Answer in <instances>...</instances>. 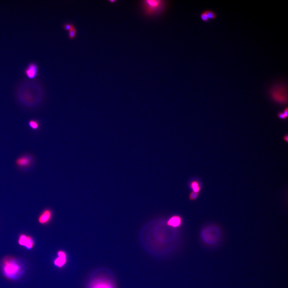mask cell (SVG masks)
Returning <instances> with one entry per match:
<instances>
[{"label":"cell","mask_w":288,"mask_h":288,"mask_svg":"<svg viewBox=\"0 0 288 288\" xmlns=\"http://www.w3.org/2000/svg\"><path fill=\"white\" fill-rule=\"evenodd\" d=\"M287 87L281 84H277L274 85L270 89L272 98L276 102L285 104L287 101Z\"/></svg>","instance_id":"cell-4"},{"label":"cell","mask_w":288,"mask_h":288,"mask_svg":"<svg viewBox=\"0 0 288 288\" xmlns=\"http://www.w3.org/2000/svg\"><path fill=\"white\" fill-rule=\"evenodd\" d=\"M205 11L207 14L208 18L209 20L215 19L217 17V15L216 13H215L214 11L210 10V9H206V10H205Z\"/></svg>","instance_id":"cell-13"},{"label":"cell","mask_w":288,"mask_h":288,"mask_svg":"<svg viewBox=\"0 0 288 288\" xmlns=\"http://www.w3.org/2000/svg\"><path fill=\"white\" fill-rule=\"evenodd\" d=\"M38 66L37 64H30L28 65L25 70L26 76L30 79H33L36 77L38 74Z\"/></svg>","instance_id":"cell-10"},{"label":"cell","mask_w":288,"mask_h":288,"mask_svg":"<svg viewBox=\"0 0 288 288\" xmlns=\"http://www.w3.org/2000/svg\"><path fill=\"white\" fill-rule=\"evenodd\" d=\"M1 268L3 275L9 280H17L22 277L24 272L23 263L19 259L12 256L4 257Z\"/></svg>","instance_id":"cell-1"},{"label":"cell","mask_w":288,"mask_h":288,"mask_svg":"<svg viewBox=\"0 0 288 288\" xmlns=\"http://www.w3.org/2000/svg\"><path fill=\"white\" fill-rule=\"evenodd\" d=\"M89 288H115L113 283L104 277L97 278L93 280L90 283Z\"/></svg>","instance_id":"cell-5"},{"label":"cell","mask_w":288,"mask_h":288,"mask_svg":"<svg viewBox=\"0 0 288 288\" xmlns=\"http://www.w3.org/2000/svg\"><path fill=\"white\" fill-rule=\"evenodd\" d=\"M283 139H284V140L285 141V142H288V135H285V136H284V137H283Z\"/></svg>","instance_id":"cell-21"},{"label":"cell","mask_w":288,"mask_h":288,"mask_svg":"<svg viewBox=\"0 0 288 288\" xmlns=\"http://www.w3.org/2000/svg\"><path fill=\"white\" fill-rule=\"evenodd\" d=\"M73 26L71 23H66L63 25V28L65 30L69 31Z\"/></svg>","instance_id":"cell-18"},{"label":"cell","mask_w":288,"mask_h":288,"mask_svg":"<svg viewBox=\"0 0 288 288\" xmlns=\"http://www.w3.org/2000/svg\"><path fill=\"white\" fill-rule=\"evenodd\" d=\"M182 222V218L179 215H175L168 219L167 221V224L171 228H176L181 226Z\"/></svg>","instance_id":"cell-9"},{"label":"cell","mask_w":288,"mask_h":288,"mask_svg":"<svg viewBox=\"0 0 288 288\" xmlns=\"http://www.w3.org/2000/svg\"><path fill=\"white\" fill-rule=\"evenodd\" d=\"M166 0H143L140 5L144 15L147 17H154L161 15L169 4Z\"/></svg>","instance_id":"cell-2"},{"label":"cell","mask_w":288,"mask_h":288,"mask_svg":"<svg viewBox=\"0 0 288 288\" xmlns=\"http://www.w3.org/2000/svg\"><path fill=\"white\" fill-rule=\"evenodd\" d=\"M284 115L285 117H286V118H287L288 116V108L287 107L286 108H285L283 112Z\"/></svg>","instance_id":"cell-20"},{"label":"cell","mask_w":288,"mask_h":288,"mask_svg":"<svg viewBox=\"0 0 288 288\" xmlns=\"http://www.w3.org/2000/svg\"><path fill=\"white\" fill-rule=\"evenodd\" d=\"M18 245L27 250H31L35 247V241L33 238L27 234H20L18 239Z\"/></svg>","instance_id":"cell-6"},{"label":"cell","mask_w":288,"mask_h":288,"mask_svg":"<svg viewBox=\"0 0 288 288\" xmlns=\"http://www.w3.org/2000/svg\"><path fill=\"white\" fill-rule=\"evenodd\" d=\"M199 194L197 192H194L192 191L191 193L189 195V199L190 200L194 201L198 197Z\"/></svg>","instance_id":"cell-15"},{"label":"cell","mask_w":288,"mask_h":288,"mask_svg":"<svg viewBox=\"0 0 288 288\" xmlns=\"http://www.w3.org/2000/svg\"><path fill=\"white\" fill-rule=\"evenodd\" d=\"M67 255L64 251L60 250L57 252V257L54 259V265L58 268H62L67 262Z\"/></svg>","instance_id":"cell-8"},{"label":"cell","mask_w":288,"mask_h":288,"mask_svg":"<svg viewBox=\"0 0 288 288\" xmlns=\"http://www.w3.org/2000/svg\"><path fill=\"white\" fill-rule=\"evenodd\" d=\"M53 217V213L49 209H45L42 212L39 216L38 222L42 225H47L52 221Z\"/></svg>","instance_id":"cell-7"},{"label":"cell","mask_w":288,"mask_h":288,"mask_svg":"<svg viewBox=\"0 0 288 288\" xmlns=\"http://www.w3.org/2000/svg\"><path fill=\"white\" fill-rule=\"evenodd\" d=\"M29 126L32 129H38L39 127V124L37 122L35 121H31L29 122Z\"/></svg>","instance_id":"cell-16"},{"label":"cell","mask_w":288,"mask_h":288,"mask_svg":"<svg viewBox=\"0 0 288 288\" xmlns=\"http://www.w3.org/2000/svg\"><path fill=\"white\" fill-rule=\"evenodd\" d=\"M221 237V230L218 226L210 225L206 226L201 232L203 242L209 246H213L219 242Z\"/></svg>","instance_id":"cell-3"},{"label":"cell","mask_w":288,"mask_h":288,"mask_svg":"<svg viewBox=\"0 0 288 288\" xmlns=\"http://www.w3.org/2000/svg\"><path fill=\"white\" fill-rule=\"evenodd\" d=\"M277 116L278 118L281 119H287L283 112H279L277 114Z\"/></svg>","instance_id":"cell-19"},{"label":"cell","mask_w":288,"mask_h":288,"mask_svg":"<svg viewBox=\"0 0 288 288\" xmlns=\"http://www.w3.org/2000/svg\"><path fill=\"white\" fill-rule=\"evenodd\" d=\"M189 187L192 192L199 193L202 188L201 184L198 180H192L189 183Z\"/></svg>","instance_id":"cell-11"},{"label":"cell","mask_w":288,"mask_h":288,"mask_svg":"<svg viewBox=\"0 0 288 288\" xmlns=\"http://www.w3.org/2000/svg\"><path fill=\"white\" fill-rule=\"evenodd\" d=\"M76 35V28H75L74 26H73L71 28V29L69 31V33H68V37L71 39H73L75 37Z\"/></svg>","instance_id":"cell-14"},{"label":"cell","mask_w":288,"mask_h":288,"mask_svg":"<svg viewBox=\"0 0 288 288\" xmlns=\"http://www.w3.org/2000/svg\"><path fill=\"white\" fill-rule=\"evenodd\" d=\"M16 164L20 167H28L30 165V160L28 157H20L16 161Z\"/></svg>","instance_id":"cell-12"},{"label":"cell","mask_w":288,"mask_h":288,"mask_svg":"<svg viewBox=\"0 0 288 288\" xmlns=\"http://www.w3.org/2000/svg\"><path fill=\"white\" fill-rule=\"evenodd\" d=\"M200 18L204 22H207L209 20V19L208 18L207 16V14L205 12V11H203L201 13L200 15Z\"/></svg>","instance_id":"cell-17"}]
</instances>
